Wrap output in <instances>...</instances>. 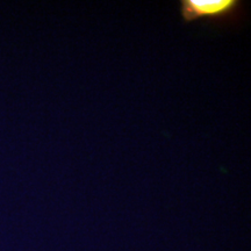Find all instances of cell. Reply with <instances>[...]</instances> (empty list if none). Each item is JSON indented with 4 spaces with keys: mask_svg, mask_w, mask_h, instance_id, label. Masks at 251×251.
<instances>
[{
    "mask_svg": "<svg viewBox=\"0 0 251 251\" xmlns=\"http://www.w3.org/2000/svg\"><path fill=\"white\" fill-rule=\"evenodd\" d=\"M242 2L238 0H183L180 1L184 21L190 23L197 19L228 20L236 19Z\"/></svg>",
    "mask_w": 251,
    "mask_h": 251,
    "instance_id": "1",
    "label": "cell"
}]
</instances>
